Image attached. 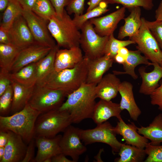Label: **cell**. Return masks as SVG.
<instances>
[{
	"instance_id": "obj_1",
	"label": "cell",
	"mask_w": 162,
	"mask_h": 162,
	"mask_svg": "<svg viewBox=\"0 0 162 162\" xmlns=\"http://www.w3.org/2000/svg\"><path fill=\"white\" fill-rule=\"evenodd\" d=\"M96 85L83 84L69 94L66 100L59 108L69 113L72 123H79L85 119L92 118L96 103Z\"/></svg>"
},
{
	"instance_id": "obj_2",
	"label": "cell",
	"mask_w": 162,
	"mask_h": 162,
	"mask_svg": "<svg viewBox=\"0 0 162 162\" xmlns=\"http://www.w3.org/2000/svg\"><path fill=\"white\" fill-rule=\"evenodd\" d=\"M88 61L89 59L84 57L83 60L73 68L58 72L55 70L43 84L39 85L63 91L69 94L86 83Z\"/></svg>"
},
{
	"instance_id": "obj_3",
	"label": "cell",
	"mask_w": 162,
	"mask_h": 162,
	"mask_svg": "<svg viewBox=\"0 0 162 162\" xmlns=\"http://www.w3.org/2000/svg\"><path fill=\"white\" fill-rule=\"evenodd\" d=\"M40 114L28 103L22 110L10 116H0V130L14 132L28 144L34 137L35 124Z\"/></svg>"
},
{
	"instance_id": "obj_4",
	"label": "cell",
	"mask_w": 162,
	"mask_h": 162,
	"mask_svg": "<svg viewBox=\"0 0 162 162\" xmlns=\"http://www.w3.org/2000/svg\"><path fill=\"white\" fill-rule=\"evenodd\" d=\"M48 28L60 47H80L81 32L65 9L62 16L56 14L49 20Z\"/></svg>"
},
{
	"instance_id": "obj_5",
	"label": "cell",
	"mask_w": 162,
	"mask_h": 162,
	"mask_svg": "<svg viewBox=\"0 0 162 162\" xmlns=\"http://www.w3.org/2000/svg\"><path fill=\"white\" fill-rule=\"evenodd\" d=\"M72 123L69 113L59 108L40 114L35 122L34 137H53Z\"/></svg>"
},
{
	"instance_id": "obj_6",
	"label": "cell",
	"mask_w": 162,
	"mask_h": 162,
	"mask_svg": "<svg viewBox=\"0 0 162 162\" xmlns=\"http://www.w3.org/2000/svg\"><path fill=\"white\" fill-rule=\"evenodd\" d=\"M68 94L63 91L36 85L28 103L32 108L42 114L58 109Z\"/></svg>"
},
{
	"instance_id": "obj_7",
	"label": "cell",
	"mask_w": 162,
	"mask_h": 162,
	"mask_svg": "<svg viewBox=\"0 0 162 162\" xmlns=\"http://www.w3.org/2000/svg\"><path fill=\"white\" fill-rule=\"evenodd\" d=\"M80 29V44L84 53V57L93 60L104 56L109 36L98 34L89 20L83 24Z\"/></svg>"
},
{
	"instance_id": "obj_8",
	"label": "cell",
	"mask_w": 162,
	"mask_h": 162,
	"mask_svg": "<svg viewBox=\"0 0 162 162\" xmlns=\"http://www.w3.org/2000/svg\"><path fill=\"white\" fill-rule=\"evenodd\" d=\"M114 127L108 121L97 124L92 129H81V140L85 145L95 142H102L109 145L114 154L118 153L123 143L116 138Z\"/></svg>"
},
{
	"instance_id": "obj_9",
	"label": "cell",
	"mask_w": 162,
	"mask_h": 162,
	"mask_svg": "<svg viewBox=\"0 0 162 162\" xmlns=\"http://www.w3.org/2000/svg\"><path fill=\"white\" fill-rule=\"evenodd\" d=\"M141 26L137 33L130 38L137 44L136 48L152 63L160 65L162 61V51L158 42L146 26L144 18L141 17Z\"/></svg>"
},
{
	"instance_id": "obj_10",
	"label": "cell",
	"mask_w": 162,
	"mask_h": 162,
	"mask_svg": "<svg viewBox=\"0 0 162 162\" xmlns=\"http://www.w3.org/2000/svg\"><path fill=\"white\" fill-rule=\"evenodd\" d=\"M22 14L36 42L52 48L56 45L48 29V21L40 17L32 11L23 10Z\"/></svg>"
},
{
	"instance_id": "obj_11",
	"label": "cell",
	"mask_w": 162,
	"mask_h": 162,
	"mask_svg": "<svg viewBox=\"0 0 162 162\" xmlns=\"http://www.w3.org/2000/svg\"><path fill=\"white\" fill-rule=\"evenodd\" d=\"M81 129L71 125L63 132L60 146L62 153L70 157L74 162H77L80 156L87 150L81 142Z\"/></svg>"
},
{
	"instance_id": "obj_12",
	"label": "cell",
	"mask_w": 162,
	"mask_h": 162,
	"mask_svg": "<svg viewBox=\"0 0 162 162\" xmlns=\"http://www.w3.org/2000/svg\"><path fill=\"white\" fill-rule=\"evenodd\" d=\"M8 34L10 44L20 50L36 42L22 14L15 20L8 30Z\"/></svg>"
},
{
	"instance_id": "obj_13",
	"label": "cell",
	"mask_w": 162,
	"mask_h": 162,
	"mask_svg": "<svg viewBox=\"0 0 162 162\" xmlns=\"http://www.w3.org/2000/svg\"><path fill=\"white\" fill-rule=\"evenodd\" d=\"M51 49L36 41L21 50L11 67L10 73L16 72L26 65L37 62L46 56Z\"/></svg>"
},
{
	"instance_id": "obj_14",
	"label": "cell",
	"mask_w": 162,
	"mask_h": 162,
	"mask_svg": "<svg viewBox=\"0 0 162 162\" xmlns=\"http://www.w3.org/2000/svg\"><path fill=\"white\" fill-rule=\"evenodd\" d=\"M125 11L126 8L122 7L109 14L89 21L98 34L101 36H109L113 34L118 23L124 18Z\"/></svg>"
},
{
	"instance_id": "obj_15",
	"label": "cell",
	"mask_w": 162,
	"mask_h": 162,
	"mask_svg": "<svg viewBox=\"0 0 162 162\" xmlns=\"http://www.w3.org/2000/svg\"><path fill=\"white\" fill-rule=\"evenodd\" d=\"M62 136L58 134L51 138L41 136L34 137L38 151L33 162H44L47 158H52L62 153L60 146Z\"/></svg>"
},
{
	"instance_id": "obj_16",
	"label": "cell",
	"mask_w": 162,
	"mask_h": 162,
	"mask_svg": "<svg viewBox=\"0 0 162 162\" xmlns=\"http://www.w3.org/2000/svg\"><path fill=\"white\" fill-rule=\"evenodd\" d=\"M118 119V121L116 126L114 127L116 134L122 136V139L125 141V144L144 149L148 142V140L138 133L137 127L134 124H126L121 117Z\"/></svg>"
},
{
	"instance_id": "obj_17",
	"label": "cell",
	"mask_w": 162,
	"mask_h": 162,
	"mask_svg": "<svg viewBox=\"0 0 162 162\" xmlns=\"http://www.w3.org/2000/svg\"><path fill=\"white\" fill-rule=\"evenodd\" d=\"M9 136L4 147V153L0 162H22L25 155L27 146L20 136L8 130Z\"/></svg>"
},
{
	"instance_id": "obj_18",
	"label": "cell",
	"mask_w": 162,
	"mask_h": 162,
	"mask_svg": "<svg viewBox=\"0 0 162 162\" xmlns=\"http://www.w3.org/2000/svg\"><path fill=\"white\" fill-rule=\"evenodd\" d=\"M80 47L60 49L57 51L54 62V69L58 72L63 70L74 68L84 58Z\"/></svg>"
},
{
	"instance_id": "obj_19",
	"label": "cell",
	"mask_w": 162,
	"mask_h": 162,
	"mask_svg": "<svg viewBox=\"0 0 162 162\" xmlns=\"http://www.w3.org/2000/svg\"><path fill=\"white\" fill-rule=\"evenodd\" d=\"M133 89V85L130 82L124 81L121 82L118 89L121 97L119 104L122 111L127 110L131 118L136 121L141 111L135 101Z\"/></svg>"
},
{
	"instance_id": "obj_20",
	"label": "cell",
	"mask_w": 162,
	"mask_h": 162,
	"mask_svg": "<svg viewBox=\"0 0 162 162\" xmlns=\"http://www.w3.org/2000/svg\"><path fill=\"white\" fill-rule=\"evenodd\" d=\"M153 70L149 72L146 71L143 66L140 67L138 72L142 79L139 90L143 94L150 95L159 86V82L162 78V67L156 63H152Z\"/></svg>"
},
{
	"instance_id": "obj_21",
	"label": "cell",
	"mask_w": 162,
	"mask_h": 162,
	"mask_svg": "<svg viewBox=\"0 0 162 162\" xmlns=\"http://www.w3.org/2000/svg\"><path fill=\"white\" fill-rule=\"evenodd\" d=\"M114 60L104 55L100 58L89 59L86 83L97 85L104 74L112 67Z\"/></svg>"
},
{
	"instance_id": "obj_22",
	"label": "cell",
	"mask_w": 162,
	"mask_h": 162,
	"mask_svg": "<svg viewBox=\"0 0 162 162\" xmlns=\"http://www.w3.org/2000/svg\"><path fill=\"white\" fill-rule=\"evenodd\" d=\"M116 75L109 73L103 76L95 86L97 98L110 101L116 96L121 82Z\"/></svg>"
},
{
	"instance_id": "obj_23",
	"label": "cell",
	"mask_w": 162,
	"mask_h": 162,
	"mask_svg": "<svg viewBox=\"0 0 162 162\" xmlns=\"http://www.w3.org/2000/svg\"><path fill=\"white\" fill-rule=\"evenodd\" d=\"M119 104L100 99L95 105L92 119L97 124L102 123L112 117L118 119L122 111Z\"/></svg>"
},
{
	"instance_id": "obj_24",
	"label": "cell",
	"mask_w": 162,
	"mask_h": 162,
	"mask_svg": "<svg viewBox=\"0 0 162 162\" xmlns=\"http://www.w3.org/2000/svg\"><path fill=\"white\" fill-rule=\"evenodd\" d=\"M128 9L130 14L127 17L124 18V24L119 30L118 38L119 40L123 39L127 37L130 38L135 35L142 25L140 7H134Z\"/></svg>"
},
{
	"instance_id": "obj_25",
	"label": "cell",
	"mask_w": 162,
	"mask_h": 162,
	"mask_svg": "<svg viewBox=\"0 0 162 162\" xmlns=\"http://www.w3.org/2000/svg\"><path fill=\"white\" fill-rule=\"evenodd\" d=\"M60 47L57 45L52 48L44 57L36 62L37 82L41 85L54 71V62L56 53Z\"/></svg>"
},
{
	"instance_id": "obj_26",
	"label": "cell",
	"mask_w": 162,
	"mask_h": 162,
	"mask_svg": "<svg viewBox=\"0 0 162 162\" xmlns=\"http://www.w3.org/2000/svg\"><path fill=\"white\" fill-rule=\"evenodd\" d=\"M13 97L10 113H15L22 110L28 104L35 86L26 87L12 80Z\"/></svg>"
},
{
	"instance_id": "obj_27",
	"label": "cell",
	"mask_w": 162,
	"mask_h": 162,
	"mask_svg": "<svg viewBox=\"0 0 162 162\" xmlns=\"http://www.w3.org/2000/svg\"><path fill=\"white\" fill-rule=\"evenodd\" d=\"M140 134L149 140L152 145L159 146L162 143V114L156 116L149 126L137 127Z\"/></svg>"
},
{
	"instance_id": "obj_28",
	"label": "cell",
	"mask_w": 162,
	"mask_h": 162,
	"mask_svg": "<svg viewBox=\"0 0 162 162\" xmlns=\"http://www.w3.org/2000/svg\"><path fill=\"white\" fill-rule=\"evenodd\" d=\"M141 52L138 50L133 51L129 50L125 61L122 64L123 72L114 71L113 73L116 75L127 74L130 76L134 80L138 76L135 72V68L140 64H144L148 66L152 65V63L149 62L144 56L141 55Z\"/></svg>"
},
{
	"instance_id": "obj_29",
	"label": "cell",
	"mask_w": 162,
	"mask_h": 162,
	"mask_svg": "<svg viewBox=\"0 0 162 162\" xmlns=\"http://www.w3.org/2000/svg\"><path fill=\"white\" fill-rule=\"evenodd\" d=\"M36 63L26 65L16 72L10 73L12 80L26 87L35 86L37 82Z\"/></svg>"
},
{
	"instance_id": "obj_30",
	"label": "cell",
	"mask_w": 162,
	"mask_h": 162,
	"mask_svg": "<svg viewBox=\"0 0 162 162\" xmlns=\"http://www.w3.org/2000/svg\"><path fill=\"white\" fill-rule=\"evenodd\" d=\"M119 157L114 160L116 162H142L146 154L145 149L125 143L122 145L118 153Z\"/></svg>"
},
{
	"instance_id": "obj_31",
	"label": "cell",
	"mask_w": 162,
	"mask_h": 162,
	"mask_svg": "<svg viewBox=\"0 0 162 162\" xmlns=\"http://www.w3.org/2000/svg\"><path fill=\"white\" fill-rule=\"evenodd\" d=\"M20 50L11 45L0 44V71L10 73Z\"/></svg>"
},
{
	"instance_id": "obj_32",
	"label": "cell",
	"mask_w": 162,
	"mask_h": 162,
	"mask_svg": "<svg viewBox=\"0 0 162 162\" xmlns=\"http://www.w3.org/2000/svg\"><path fill=\"white\" fill-rule=\"evenodd\" d=\"M23 10L17 0H10L4 11L0 27L8 31L16 18L22 14Z\"/></svg>"
},
{
	"instance_id": "obj_33",
	"label": "cell",
	"mask_w": 162,
	"mask_h": 162,
	"mask_svg": "<svg viewBox=\"0 0 162 162\" xmlns=\"http://www.w3.org/2000/svg\"><path fill=\"white\" fill-rule=\"evenodd\" d=\"M108 4L102 1L99 4L91 10L82 15L74 16L73 20L78 28L80 29L83 24L90 20L97 17L109 10Z\"/></svg>"
},
{
	"instance_id": "obj_34",
	"label": "cell",
	"mask_w": 162,
	"mask_h": 162,
	"mask_svg": "<svg viewBox=\"0 0 162 162\" xmlns=\"http://www.w3.org/2000/svg\"><path fill=\"white\" fill-rule=\"evenodd\" d=\"M32 11L40 17L48 21L57 14L50 0H37Z\"/></svg>"
},
{
	"instance_id": "obj_35",
	"label": "cell",
	"mask_w": 162,
	"mask_h": 162,
	"mask_svg": "<svg viewBox=\"0 0 162 162\" xmlns=\"http://www.w3.org/2000/svg\"><path fill=\"white\" fill-rule=\"evenodd\" d=\"M135 44V42L129 39L123 40L116 38L113 34L109 36L106 44L104 51V55L109 56L114 60L115 56L117 54L119 49L121 47H125L130 45Z\"/></svg>"
},
{
	"instance_id": "obj_36",
	"label": "cell",
	"mask_w": 162,
	"mask_h": 162,
	"mask_svg": "<svg viewBox=\"0 0 162 162\" xmlns=\"http://www.w3.org/2000/svg\"><path fill=\"white\" fill-rule=\"evenodd\" d=\"M108 4H118L128 9L134 7H142L147 10H152L154 6L153 0H104Z\"/></svg>"
},
{
	"instance_id": "obj_37",
	"label": "cell",
	"mask_w": 162,
	"mask_h": 162,
	"mask_svg": "<svg viewBox=\"0 0 162 162\" xmlns=\"http://www.w3.org/2000/svg\"><path fill=\"white\" fill-rule=\"evenodd\" d=\"M13 97V90L11 84L0 96V116H7L10 112Z\"/></svg>"
},
{
	"instance_id": "obj_38",
	"label": "cell",
	"mask_w": 162,
	"mask_h": 162,
	"mask_svg": "<svg viewBox=\"0 0 162 162\" xmlns=\"http://www.w3.org/2000/svg\"><path fill=\"white\" fill-rule=\"evenodd\" d=\"M148 156L145 162H162V145L153 146L148 142L145 148Z\"/></svg>"
},
{
	"instance_id": "obj_39",
	"label": "cell",
	"mask_w": 162,
	"mask_h": 162,
	"mask_svg": "<svg viewBox=\"0 0 162 162\" xmlns=\"http://www.w3.org/2000/svg\"><path fill=\"white\" fill-rule=\"evenodd\" d=\"M145 22L162 51V21H150L145 19Z\"/></svg>"
},
{
	"instance_id": "obj_40",
	"label": "cell",
	"mask_w": 162,
	"mask_h": 162,
	"mask_svg": "<svg viewBox=\"0 0 162 162\" xmlns=\"http://www.w3.org/2000/svg\"><path fill=\"white\" fill-rule=\"evenodd\" d=\"M85 0H73L66 7V10L69 15L74 14L77 16L83 14Z\"/></svg>"
},
{
	"instance_id": "obj_41",
	"label": "cell",
	"mask_w": 162,
	"mask_h": 162,
	"mask_svg": "<svg viewBox=\"0 0 162 162\" xmlns=\"http://www.w3.org/2000/svg\"><path fill=\"white\" fill-rule=\"evenodd\" d=\"M151 103L153 105H157L159 110L162 111V81L160 85L150 95Z\"/></svg>"
},
{
	"instance_id": "obj_42",
	"label": "cell",
	"mask_w": 162,
	"mask_h": 162,
	"mask_svg": "<svg viewBox=\"0 0 162 162\" xmlns=\"http://www.w3.org/2000/svg\"><path fill=\"white\" fill-rule=\"evenodd\" d=\"M12 82L10 73L0 71V96L12 84Z\"/></svg>"
},
{
	"instance_id": "obj_43",
	"label": "cell",
	"mask_w": 162,
	"mask_h": 162,
	"mask_svg": "<svg viewBox=\"0 0 162 162\" xmlns=\"http://www.w3.org/2000/svg\"><path fill=\"white\" fill-rule=\"evenodd\" d=\"M57 14L62 16L64 7L68 6L73 0H50Z\"/></svg>"
},
{
	"instance_id": "obj_44",
	"label": "cell",
	"mask_w": 162,
	"mask_h": 162,
	"mask_svg": "<svg viewBox=\"0 0 162 162\" xmlns=\"http://www.w3.org/2000/svg\"><path fill=\"white\" fill-rule=\"evenodd\" d=\"M24 157L22 162H33L34 158L35 142L34 138L32 139L28 144Z\"/></svg>"
},
{
	"instance_id": "obj_45",
	"label": "cell",
	"mask_w": 162,
	"mask_h": 162,
	"mask_svg": "<svg viewBox=\"0 0 162 162\" xmlns=\"http://www.w3.org/2000/svg\"><path fill=\"white\" fill-rule=\"evenodd\" d=\"M23 10L32 11L37 0H17Z\"/></svg>"
},
{
	"instance_id": "obj_46",
	"label": "cell",
	"mask_w": 162,
	"mask_h": 162,
	"mask_svg": "<svg viewBox=\"0 0 162 162\" xmlns=\"http://www.w3.org/2000/svg\"><path fill=\"white\" fill-rule=\"evenodd\" d=\"M0 44L11 45L8 34V31L0 27Z\"/></svg>"
},
{
	"instance_id": "obj_47",
	"label": "cell",
	"mask_w": 162,
	"mask_h": 162,
	"mask_svg": "<svg viewBox=\"0 0 162 162\" xmlns=\"http://www.w3.org/2000/svg\"><path fill=\"white\" fill-rule=\"evenodd\" d=\"M9 134L8 130H0V147H4L8 139Z\"/></svg>"
},
{
	"instance_id": "obj_48",
	"label": "cell",
	"mask_w": 162,
	"mask_h": 162,
	"mask_svg": "<svg viewBox=\"0 0 162 162\" xmlns=\"http://www.w3.org/2000/svg\"><path fill=\"white\" fill-rule=\"evenodd\" d=\"M63 153H61L54 156L52 158V162H74L66 157Z\"/></svg>"
},
{
	"instance_id": "obj_49",
	"label": "cell",
	"mask_w": 162,
	"mask_h": 162,
	"mask_svg": "<svg viewBox=\"0 0 162 162\" xmlns=\"http://www.w3.org/2000/svg\"><path fill=\"white\" fill-rule=\"evenodd\" d=\"M104 0H89L87 3L88 7L86 12L98 6Z\"/></svg>"
},
{
	"instance_id": "obj_50",
	"label": "cell",
	"mask_w": 162,
	"mask_h": 162,
	"mask_svg": "<svg viewBox=\"0 0 162 162\" xmlns=\"http://www.w3.org/2000/svg\"><path fill=\"white\" fill-rule=\"evenodd\" d=\"M155 16L156 20L162 21V0L155 10Z\"/></svg>"
},
{
	"instance_id": "obj_51",
	"label": "cell",
	"mask_w": 162,
	"mask_h": 162,
	"mask_svg": "<svg viewBox=\"0 0 162 162\" xmlns=\"http://www.w3.org/2000/svg\"><path fill=\"white\" fill-rule=\"evenodd\" d=\"M126 58L117 53L114 58V61L118 64H123L125 61Z\"/></svg>"
},
{
	"instance_id": "obj_52",
	"label": "cell",
	"mask_w": 162,
	"mask_h": 162,
	"mask_svg": "<svg viewBox=\"0 0 162 162\" xmlns=\"http://www.w3.org/2000/svg\"><path fill=\"white\" fill-rule=\"evenodd\" d=\"M129 52V50L125 47H121L118 50V53L126 58Z\"/></svg>"
},
{
	"instance_id": "obj_53",
	"label": "cell",
	"mask_w": 162,
	"mask_h": 162,
	"mask_svg": "<svg viewBox=\"0 0 162 162\" xmlns=\"http://www.w3.org/2000/svg\"><path fill=\"white\" fill-rule=\"evenodd\" d=\"M10 0H0V11H4L7 7Z\"/></svg>"
},
{
	"instance_id": "obj_54",
	"label": "cell",
	"mask_w": 162,
	"mask_h": 162,
	"mask_svg": "<svg viewBox=\"0 0 162 162\" xmlns=\"http://www.w3.org/2000/svg\"><path fill=\"white\" fill-rule=\"evenodd\" d=\"M4 153V147H0V161L2 159Z\"/></svg>"
},
{
	"instance_id": "obj_55",
	"label": "cell",
	"mask_w": 162,
	"mask_h": 162,
	"mask_svg": "<svg viewBox=\"0 0 162 162\" xmlns=\"http://www.w3.org/2000/svg\"><path fill=\"white\" fill-rule=\"evenodd\" d=\"M52 158H48L44 160V162H52Z\"/></svg>"
},
{
	"instance_id": "obj_56",
	"label": "cell",
	"mask_w": 162,
	"mask_h": 162,
	"mask_svg": "<svg viewBox=\"0 0 162 162\" xmlns=\"http://www.w3.org/2000/svg\"><path fill=\"white\" fill-rule=\"evenodd\" d=\"M160 65L162 67V62H161V64H160Z\"/></svg>"
}]
</instances>
